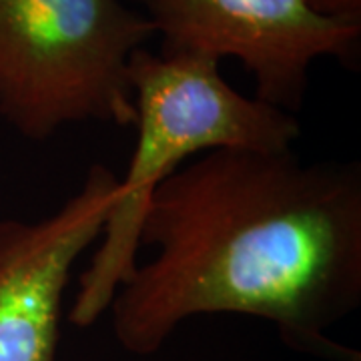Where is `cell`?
<instances>
[{
    "instance_id": "cell-1",
    "label": "cell",
    "mask_w": 361,
    "mask_h": 361,
    "mask_svg": "<svg viewBox=\"0 0 361 361\" xmlns=\"http://www.w3.org/2000/svg\"><path fill=\"white\" fill-rule=\"evenodd\" d=\"M137 263L111 299V327L133 355H153L197 315L275 325L285 345L361 361L329 331L361 303V165L303 161L293 149H215L157 187Z\"/></svg>"
},
{
    "instance_id": "cell-2",
    "label": "cell",
    "mask_w": 361,
    "mask_h": 361,
    "mask_svg": "<svg viewBox=\"0 0 361 361\" xmlns=\"http://www.w3.org/2000/svg\"><path fill=\"white\" fill-rule=\"evenodd\" d=\"M219 61L139 49L129 80L137 141L89 267L78 279L68 323L90 327L109 311L116 289L137 269L139 229L157 187L193 157L215 149H293L295 115L241 94L221 75Z\"/></svg>"
},
{
    "instance_id": "cell-3",
    "label": "cell",
    "mask_w": 361,
    "mask_h": 361,
    "mask_svg": "<svg viewBox=\"0 0 361 361\" xmlns=\"http://www.w3.org/2000/svg\"><path fill=\"white\" fill-rule=\"evenodd\" d=\"M153 37L125 0H0V118L32 142L87 121L133 127L130 56Z\"/></svg>"
},
{
    "instance_id": "cell-4",
    "label": "cell",
    "mask_w": 361,
    "mask_h": 361,
    "mask_svg": "<svg viewBox=\"0 0 361 361\" xmlns=\"http://www.w3.org/2000/svg\"><path fill=\"white\" fill-rule=\"evenodd\" d=\"M161 35L167 54L235 59L255 97L295 115L307 99L311 66L331 56L353 63L361 23L317 13L307 0H125Z\"/></svg>"
},
{
    "instance_id": "cell-5",
    "label": "cell",
    "mask_w": 361,
    "mask_h": 361,
    "mask_svg": "<svg viewBox=\"0 0 361 361\" xmlns=\"http://www.w3.org/2000/svg\"><path fill=\"white\" fill-rule=\"evenodd\" d=\"M116 187L115 171L94 163L51 215L0 219V361H59L66 287L99 243Z\"/></svg>"
},
{
    "instance_id": "cell-6",
    "label": "cell",
    "mask_w": 361,
    "mask_h": 361,
    "mask_svg": "<svg viewBox=\"0 0 361 361\" xmlns=\"http://www.w3.org/2000/svg\"><path fill=\"white\" fill-rule=\"evenodd\" d=\"M317 13L361 23V0H307Z\"/></svg>"
}]
</instances>
